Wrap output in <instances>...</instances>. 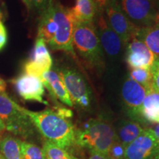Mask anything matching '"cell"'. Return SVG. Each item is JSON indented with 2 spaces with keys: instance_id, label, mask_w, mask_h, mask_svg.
I'll return each mask as SVG.
<instances>
[{
  "instance_id": "cell-1",
  "label": "cell",
  "mask_w": 159,
  "mask_h": 159,
  "mask_svg": "<svg viewBox=\"0 0 159 159\" xmlns=\"http://www.w3.org/2000/svg\"><path fill=\"white\" fill-rule=\"evenodd\" d=\"M33 125L46 141L68 151L75 144V128L69 119L55 110L31 111L23 108Z\"/></svg>"
},
{
  "instance_id": "cell-2",
  "label": "cell",
  "mask_w": 159,
  "mask_h": 159,
  "mask_svg": "<svg viewBox=\"0 0 159 159\" xmlns=\"http://www.w3.org/2000/svg\"><path fill=\"white\" fill-rule=\"evenodd\" d=\"M118 140L116 130L110 123L91 119L82 128L75 129V144L91 152L108 156L112 145Z\"/></svg>"
},
{
  "instance_id": "cell-3",
  "label": "cell",
  "mask_w": 159,
  "mask_h": 159,
  "mask_svg": "<svg viewBox=\"0 0 159 159\" xmlns=\"http://www.w3.org/2000/svg\"><path fill=\"white\" fill-rule=\"evenodd\" d=\"M73 47L89 66L99 68L102 66L103 50L94 23L86 24L75 21Z\"/></svg>"
},
{
  "instance_id": "cell-4",
  "label": "cell",
  "mask_w": 159,
  "mask_h": 159,
  "mask_svg": "<svg viewBox=\"0 0 159 159\" xmlns=\"http://www.w3.org/2000/svg\"><path fill=\"white\" fill-rule=\"evenodd\" d=\"M0 119L10 133L23 139H30L35 134V126L24 112L23 107L7 96L0 94Z\"/></svg>"
},
{
  "instance_id": "cell-5",
  "label": "cell",
  "mask_w": 159,
  "mask_h": 159,
  "mask_svg": "<svg viewBox=\"0 0 159 159\" xmlns=\"http://www.w3.org/2000/svg\"><path fill=\"white\" fill-rule=\"evenodd\" d=\"M52 10L57 27L55 36L48 43L49 47L52 50L65 52L73 57H76V52L73 47L75 19L71 8L53 2Z\"/></svg>"
},
{
  "instance_id": "cell-6",
  "label": "cell",
  "mask_w": 159,
  "mask_h": 159,
  "mask_svg": "<svg viewBox=\"0 0 159 159\" xmlns=\"http://www.w3.org/2000/svg\"><path fill=\"white\" fill-rule=\"evenodd\" d=\"M57 73L64 83L73 105L88 109L91 106L92 94L83 75L71 68L61 69Z\"/></svg>"
},
{
  "instance_id": "cell-7",
  "label": "cell",
  "mask_w": 159,
  "mask_h": 159,
  "mask_svg": "<svg viewBox=\"0 0 159 159\" xmlns=\"http://www.w3.org/2000/svg\"><path fill=\"white\" fill-rule=\"evenodd\" d=\"M121 8L130 21L138 28L153 25L158 13L150 0H120Z\"/></svg>"
},
{
  "instance_id": "cell-8",
  "label": "cell",
  "mask_w": 159,
  "mask_h": 159,
  "mask_svg": "<svg viewBox=\"0 0 159 159\" xmlns=\"http://www.w3.org/2000/svg\"><path fill=\"white\" fill-rule=\"evenodd\" d=\"M104 13L108 25L119 35L124 46L134 39L138 27L125 15L118 0H110L105 7Z\"/></svg>"
},
{
  "instance_id": "cell-9",
  "label": "cell",
  "mask_w": 159,
  "mask_h": 159,
  "mask_svg": "<svg viewBox=\"0 0 159 159\" xmlns=\"http://www.w3.org/2000/svg\"><path fill=\"white\" fill-rule=\"evenodd\" d=\"M158 155L159 142L150 128H147L126 147L124 159H156Z\"/></svg>"
},
{
  "instance_id": "cell-10",
  "label": "cell",
  "mask_w": 159,
  "mask_h": 159,
  "mask_svg": "<svg viewBox=\"0 0 159 159\" xmlns=\"http://www.w3.org/2000/svg\"><path fill=\"white\" fill-rule=\"evenodd\" d=\"M94 26L102 50L111 57L118 56L124 44L119 35L108 25L104 11L97 13Z\"/></svg>"
},
{
  "instance_id": "cell-11",
  "label": "cell",
  "mask_w": 159,
  "mask_h": 159,
  "mask_svg": "<svg viewBox=\"0 0 159 159\" xmlns=\"http://www.w3.org/2000/svg\"><path fill=\"white\" fill-rule=\"evenodd\" d=\"M146 96V89L142 85L128 78L125 81L122 87V98L125 105L127 113L131 119L142 123L140 111Z\"/></svg>"
},
{
  "instance_id": "cell-12",
  "label": "cell",
  "mask_w": 159,
  "mask_h": 159,
  "mask_svg": "<svg viewBox=\"0 0 159 159\" xmlns=\"http://www.w3.org/2000/svg\"><path fill=\"white\" fill-rule=\"evenodd\" d=\"M52 63L47 43L43 39L37 37L30 58L24 65L25 73L41 79L45 72L51 70Z\"/></svg>"
},
{
  "instance_id": "cell-13",
  "label": "cell",
  "mask_w": 159,
  "mask_h": 159,
  "mask_svg": "<svg viewBox=\"0 0 159 159\" xmlns=\"http://www.w3.org/2000/svg\"><path fill=\"white\" fill-rule=\"evenodd\" d=\"M12 82L17 93L23 99L48 105V102L43 99L45 88L39 77L23 73L13 79Z\"/></svg>"
},
{
  "instance_id": "cell-14",
  "label": "cell",
  "mask_w": 159,
  "mask_h": 159,
  "mask_svg": "<svg viewBox=\"0 0 159 159\" xmlns=\"http://www.w3.org/2000/svg\"><path fill=\"white\" fill-rule=\"evenodd\" d=\"M156 58V55L139 39L134 38L127 44L125 60L130 69H150Z\"/></svg>"
},
{
  "instance_id": "cell-15",
  "label": "cell",
  "mask_w": 159,
  "mask_h": 159,
  "mask_svg": "<svg viewBox=\"0 0 159 159\" xmlns=\"http://www.w3.org/2000/svg\"><path fill=\"white\" fill-rule=\"evenodd\" d=\"M41 80L42 81L44 88L48 90L49 95L55 101L58 99L67 106H73L68 91L57 71L52 69L47 71L42 75Z\"/></svg>"
},
{
  "instance_id": "cell-16",
  "label": "cell",
  "mask_w": 159,
  "mask_h": 159,
  "mask_svg": "<svg viewBox=\"0 0 159 159\" xmlns=\"http://www.w3.org/2000/svg\"><path fill=\"white\" fill-rule=\"evenodd\" d=\"M159 114V93L151 85L146 89V96L140 111L142 123H157Z\"/></svg>"
},
{
  "instance_id": "cell-17",
  "label": "cell",
  "mask_w": 159,
  "mask_h": 159,
  "mask_svg": "<svg viewBox=\"0 0 159 159\" xmlns=\"http://www.w3.org/2000/svg\"><path fill=\"white\" fill-rule=\"evenodd\" d=\"M71 11L75 21L86 24L94 23L98 12L94 0H75Z\"/></svg>"
},
{
  "instance_id": "cell-18",
  "label": "cell",
  "mask_w": 159,
  "mask_h": 159,
  "mask_svg": "<svg viewBox=\"0 0 159 159\" xmlns=\"http://www.w3.org/2000/svg\"><path fill=\"white\" fill-rule=\"evenodd\" d=\"M134 38L142 41L156 57H159V17L153 25L138 28Z\"/></svg>"
},
{
  "instance_id": "cell-19",
  "label": "cell",
  "mask_w": 159,
  "mask_h": 159,
  "mask_svg": "<svg viewBox=\"0 0 159 159\" xmlns=\"http://www.w3.org/2000/svg\"><path fill=\"white\" fill-rule=\"evenodd\" d=\"M145 129L141 124L133 120H125L119 124L116 130L119 142L125 148L138 138Z\"/></svg>"
},
{
  "instance_id": "cell-20",
  "label": "cell",
  "mask_w": 159,
  "mask_h": 159,
  "mask_svg": "<svg viewBox=\"0 0 159 159\" xmlns=\"http://www.w3.org/2000/svg\"><path fill=\"white\" fill-rule=\"evenodd\" d=\"M21 141L16 137L7 135L0 141V157L2 159H23L21 150Z\"/></svg>"
},
{
  "instance_id": "cell-21",
  "label": "cell",
  "mask_w": 159,
  "mask_h": 159,
  "mask_svg": "<svg viewBox=\"0 0 159 159\" xmlns=\"http://www.w3.org/2000/svg\"><path fill=\"white\" fill-rule=\"evenodd\" d=\"M42 150L46 159H79L69 153L67 150L48 141L43 142Z\"/></svg>"
},
{
  "instance_id": "cell-22",
  "label": "cell",
  "mask_w": 159,
  "mask_h": 159,
  "mask_svg": "<svg viewBox=\"0 0 159 159\" xmlns=\"http://www.w3.org/2000/svg\"><path fill=\"white\" fill-rule=\"evenodd\" d=\"M129 78L132 79L135 82L148 89L152 85V75L150 69H130Z\"/></svg>"
},
{
  "instance_id": "cell-23",
  "label": "cell",
  "mask_w": 159,
  "mask_h": 159,
  "mask_svg": "<svg viewBox=\"0 0 159 159\" xmlns=\"http://www.w3.org/2000/svg\"><path fill=\"white\" fill-rule=\"evenodd\" d=\"M21 150L23 159H46L42 149L32 143L21 141Z\"/></svg>"
},
{
  "instance_id": "cell-24",
  "label": "cell",
  "mask_w": 159,
  "mask_h": 159,
  "mask_svg": "<svg viewBox=\"0 0 159 159\" xmlns=\"http://www.w3.org/2000/svg\"><path fill=\"white\" fill-rule=\"evenodd\" d=\"M28 11L34 10L40 14L46 11L53 2V0H22Z\"/></svg>"
},
{
  "instance_id": "cell-25",
  "label": "cell",
  "mask_w": 159,
  "mask_h": 159,
  "mask_svg": "<svg viewBox=\"0 0 159 159\" xmlns=\"http://www.w3.org/2000/svg\"><path fill=\"white\" fill-rule=\"evenodd\" d=\"M125 148L117 140L111 147L108 156L110 159H124Z\"/></svg>"
},
{
  "instance_id": "cell-26",
  "label": "cell",
  "mask_w": 159,
  "mask_h": 159,
  "mask_svg": "<svg viewBox=\"0 0 159 159\" xmlns=\"http://www.w3.org/2000/svg\"><path fill=\"white\" fill-rule=\"evenodd\" d=\"M152 75V86L159 93V57H156L150 68Z\"/></svg>"
},
{
  "instance_id": "cell-27",
  "label": "cell",
  "mask_w": 159,
  "mask_h": 159,
  "mask_svg": "<svg viewBox=\"0 0 159 159\" xmlns=\"http://www.w3.org/2000/svg\"><path fill=\"white\" fill-rule=\"evenodd\" d=\"M7 41V30L5 28V26L4 24L0 21V50H2Z\"/></svg>"
},
{
  "instance_id": "cell-28",
  "label": "cell",
  "mask_w": 159,
  "mask_h": 159,
  "mask_svg": "<svg viewBox=\"0 0 159 159\" xmlns=\"http://www.w3.org/2000/svg\"><path fill=\"white\" fill-rule=\"evenodd\" d=\"M95 4H96L97 7V11H104L105 7L106 6L107 4L108 3V2L110 0H94ZM97 12V13H98Z\"/></svg>"
},
{
  "instance_id": "cell-29",
  "label": "cell",
  "mask_w": 159,
  "mask_h": 159,
  "mask_svg": "<svg viewBox=\"0 0 159 159\" xmlns=\"http://www.w3.org/2000/svg\"><path fill=\"white\" fill-rule=\"evenodd\" d=\"M90 156H89V159H110L107 156H104V155L97 153V152H91Z\"/></svg>"
},
{
  "instance_id": "cell-30",
  "label": "cell",
  "mask_w": 159,
  "mask_h": 159,
  "mask_svg": "<svg viewBox=\"0 0 159 159\" xmlns=\"http://www.w3.org/2000/svg\"><path fill=\"white\" fill-rule=\"evenodd\" d=\"M150 130L152 131V134L154 135L155 138L159 142V123L158 125H156L153 128H150Z\"/></svg>"
},
{
  "instance_id": "cell-31",
  "label": "cell",
  "mask_w": 159,
  "mask_h": 159,
  "mask_svg": "<svg viewBox=\"0 0 159 159\" xmlns=\"http://www.w3.org/2000/svg\"><path fill=\"white\" fill-rule=\"evenodd\" d=\"M6 90V83L4 80L0 77V94L5 93Z\"/></svg>"
},
{
  "instance_id": "cell-32",
  "label": "cell",
  "mask_w": 159,
  "mask_h": 159,
  "mask_svg": "<svg viewBox=\"0 0 159 159\" xmlns=\"http://www.w3.org/2000/svg\"><path fill=\"white\" fill-rule=\"evenodd\" d=\"M153 1V0H152ZM154 6H155V8H156L157 13H158V16L159 17V0H155V2Z\"/></svg>"
},
{
  "instance_id": "cell-33",
  "label": "cell",
  "mask_w": 159,
  "mask_h": 159,
  "mask_svg": "<svg viewBox=\"0 0 159 159\" xmlns=\"http://www.w3.org/2000/svg\"><path fill=\"white\" fill-rule=\"evenodd\" d=\"M5 130H6L5 125V124H4V122H2V120L0 119V132H2V131H3Z\"/></svg>"
},
{
  "instance_id": "cell-34",
  "label": "cell",
  "mask_w": 159,
  "mask_h": 159,
  "mask_svg": "<svg viewBox=\"0 0 159 159\" xmlns=\"http://www.w3.org/2000/svg\"><path fill=\"white\" fill-rule=\"evenodd\" d=\"M157 123H159V114H158V120H157Z\"/></svg>"
},
{
  "instance_id": "cell-35",
  "label": "cell",
  "mask_w": 159,
  "mask_h": 159,
  "mask_svg": "<svg viewBox=\"0 0 159 159\" xmlns=\"http://www.w3.org/2000/svg\"><path fill=\"white\" fill-rule=\"evenodd\" d=\"M156 159H159V155H158V156H157V157H156Z\"/></svg>"
},
{
  "instance_id": "cell-36",
  "label": "cell",
  "mask_w": 159,
  "mask_h": 159,
  "mask_svg": "<svg viewBox=\"0 0 159 159\" xmlns=\"http://www.w3.org/2000/svg\"><path fill=\"white\" fill-rule=\"evenodd\" d=\"M1 17H2V13H1V12H0V19H1Z\"/></svg>"
},
{
  "instance_id": "cell-37",
  "label": "cell",
  "mask_w": 159,
  "mask_h": 159,
  "mask_svg": "<svg viewBox=\"0 0 159 159\" xmlns=\"http://www.w3.org/2000/svg\"><path fill=\"white\" fill-rule=\"evenodd\" d=\"M0 159H2V158H1V157H0Z\"/></svg>"
},
{
  "instance_id": "cell-38",
  "label": "cell",
  "mask_w": 159,
  "mask_h": 159,
  "mask_svg": "<svg viewBox=\"0 0 159 159\" xmlns=\"http://www.w3.org/2000/svg\"><path fill=\"white\" fill-rule=\"evenodd\" d=\"M150 1H152V0H150Z\"/></svg>"
},
{
  "instance_id": "cell-39",
  "label": "cell",
  "mask_w": 159,
  "mask_h": 159,
  "mask_svg": "<svg viewBox=\"0 0 159 159\" xmlns=\"http://www.w3.org/2000/svg\"></svg>"
}]
</instances>
